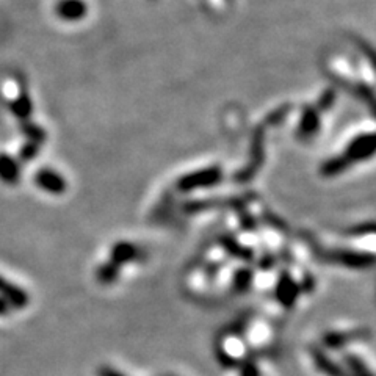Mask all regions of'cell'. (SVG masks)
<instances>
[{
    "instance_id": "cell-17",
    "label": "cell",
    "mask_w": 376,
    "mask_h": 376,
    "mask_svg": "<svg viewBox=\"0 0 376 376\" xmlns=\"http://www.w3.org/2000/svg\"><path fill=\"white\" fill-rule=\"evenodd\" d=\"M253 279H254V271L248 269V267H242V269H238L236 273H233L232 289L236 290L237 293L248 292L251 284H253Z\"/></svg>"
},
{
    "instance_id": "cell-16",
    "label": "cell",
    "mask_w": 376,
    "mask_h": 376,
    "mask_svg": "<svg viewBox=\"0 0 376 376\" xmlns=\"http://www.w3.org/2000/svg\"><path fill=\"white\" fill-rule=\"evenodd\" d=\"M119 270H121V267L113 264L112 260H107L105 264H101L96 270V279L104 286H110V284L118 281Z\"/></svg>"
},
{
    "instance_id": "cell-23",
    "label": "cell",
    "mask_w": 376,
    "mask_h": 376,
    "mask_svg": "<svg viewBox=\"0 0 376 376\" xmlns=\"http://www.w3.org/2000/svg\"><path fill=\"white\" fill-rule=\"evenodd\" d=\"M242 376H260V372L254 361L248 359L247 362L242 364Z\"/></svg>"
},
{
    "instance_id": "cell-22",
    "label": "cell",
    "mask_w": 376,
    "mask_h": 376,
    "mask_svg": "<svg viewBox=\"0 0 376 376\" xmlns=\"http://www.w3.org/2000/svg\"><path fill=\"white\" fill-rule=\"evenodd\" d=\"M24 130H25V134L30 136L33 141H36V143H43L44 138H45L44 130L39 129L38 125H27Z\"/></svg>"
},
{
    "instance_id": "cell-8",
    "label": "cell",
    "mask_w": 376,
    "mask_h": 376,
    "mask_svg": "<svg viewBox=\"0 0 376 376\" xmlns=\"http://www.w3.org/2000/svg\"><path fill=\"white\" fill-rule=\"evenodd\" d=\"M320 127H322L320 112H318L313 105H306L303 108V113H301L298 132H296V135H298L301 140L312 138V136H315L320 132Z\"/></svg>"
},
{
    "instance_id": "cell-28",
    "label": "cell",
    "mask_w": 376,
    "mask_h": 376,
    "mask_svg": "<svg viewBox=\"0 0 376 376\" xmlns=\"http://www.w3.org/2000/svg\"><path fill=\"white\" fill-rule=\"evenodd\" d=\"M99 376H124L121 372L112 368V367H101L99 368Z\"/></svg>"
},
{
    "instance_id": "cell-1",
    "label": "cell",
    "mask_w": 376,
    "mask_h": 376,
    "mask_svg": "<svg viewBox=\"0 0 376 376\" xmlns=\"http://www.w3.org/2000/svg\"><path fill=\"white\" fill-rule=\"evenodd\" d=\"M312 253H315L318 259L324 262H331L335 265L346 267L351 270H366L370 269L375 262V255L372 253H361V251L353 249H323L317 243L311 244Z\"/></svg>"
},
{
    "instance_id": "cell-10",
    "label": "cell",
    "mask_w": 376,
    "mask_h": 376,
    "mask_svg": "<svg viewBox=\"0 0 376 376\" xmlns=\"http://www.w3.org/2000/svg\"><path fill=\"white\" fill-rule=\"evenodd\" d=\"M141 258V249L130 242H118L110 249V260L118 267H123Z\"/></svg>"
},
{
    "instance_id": "cell-20",
    "label": "cell",
    "mask_w": 376,
    "mask_h": 376,
    "mask_svg": "<svg viewBox=\"0 0 376 376\" xmlns=\"http://www.w3.org/2000/svg\"><path fill=\"white\" fill-rule=\"evenodd\" d=\"M292 104H284L281 107H278L276 110H273L269 116H267V125H279L281 123H284V119H286L290 112H292Z\"/></svg>"
},
{
    "instance_id": "cell-19",
    "label": "cell",
    "mask_w": 376,
    "mask_h": 376,
    "mask_svg": "<svg viewBox=\"0 0 376 376\" xmlns=\"http://www.w3.org/2000/svg\"><path fill=\"white\" fill-rule=\"evenodd\" d=\"M335 99H337V91H335V88H326L320 94V98H318L315 108L318 112H328L335 104Z\"/></svg>"
},
{
    "instance_id": "cell-21",
    "label": "cell",
    "mask_w": 376,
    "mask_h": 376,
    "mask_svg": "<svg viewBox=\"0 0 376 376\" xmlns=\"http://www.w3.org/2000/svg\"><path fill=\"white\" fill-rule=\"evenodd\" d=\"M238 212H240V213H238V216H240V223H242V227L244 231H255V229H258V220H255L253 215L244 212V209L238 210Z\"/></svg>"
},
{
    "instance_id": "cell-14",
    "label": "cell",
    "mask_w": 376,
    "mask_h": 376,
    "mask_svg": "<svg viewBox=\"0 0 376 376\" xmlns=\"http://www.w3.org/2000/svg\"><path fill=\"white\" fill-rule=\"evenodd\" d=\"M221 243V247H223L226 249V253L227 254H231L232 258H237V259H240L243 262H251L254 259V253H253V249H249V248H244L242 247L240 243H238L236 238H232V237H223L220 240Z\"/></svg>"
},
{
    "instance_id": "cell-27",
    "label": "cell",
    "mask_w": 376,
    "mask_h": 376,
    "mask_svg": "<svg viewBox=\"0 0 376 376\" xmlns=\"http://www.w3.org/2000/svg\"><path fill=\"white\" fill-rule=\"evenodd\" d=\"M265 220L269 221V223L271 224V227H278V229H281V231H286L287 229L286 224H284L282 221H279V218H275V215L270 213V212H267Z\"/></svg>"
},
{
    "instance_id": "cell-12",
    "label": "cell",
    "mask_w": 376,
    "mask_h": 376,
    "mask_svg": "<svg viewBox=\"0 0 376 376\" xmlns=\"http://www.w3.org/2000/svg\"><path fill=\"white\" fill-rule=\"evenodd\" d=\"M88 7L83 0H61L56 7V13L65 21H81L87 16Z\"/></svg>"
},
{
    "instance_id": "cell-25",
    "label": "cell",
    "mask_w": 376,
    "mask_h": 376,
    "mask_svg": "<svg viewBox=\"0 0 376 376\" xmlns=\"http://www.w3.org/2000/svg\"><path fill=\"white\" fill-rule=\"evenodd\" d=\"M38 154V146L36 145H27L22 147L21 151V158L22 160H30V158H33Z\"/></svg>"
},
{
    "instance_id": "cell-9",
    "label": "cell",
    "mask_w": 376,
    "mask_h": 376,
    "mask_svg": "<svg viewBox=\"0 0 376 376\" xmlns=\"http://www.w3.org/2000/svg\"><path fill=\"white\" fill-rule=\"evenodd\" d=\"M311 357L313 361V366L317 367L318 372H322L326 376H350L346 370L339 366L337 362H334L331 357H329L326 353L318 346H312L311 348Z\"/></svg>"
},
{
    "instance_id": "cell-2",
    "label": "cell",
    "mask_w": 376,
    "mask_h": 376,
    "mask_svg": "<svg viewBox=\"0 0 376 376\" xmlns=\"http://www.w3.org/2000/svg\"><path fill=\"white\" fill-rule=\"evenodd\" d=\"M265 160V125L260 124L254 129L253 138H251V151H249V163L247 167L237 171L233 174V180L238 184H247L254 178L262 163Z\"/></svg>"
},
{
    "instance_id": "cell-29",
    "label": "cell",
    "mask_w": 376,
    "mask_h": 376,
    "mask_svg": "<svg viewBox=\"0 0 376 376\" xmlns=\"http://www.w3.org/2000/svg\"><path fill=\"white\" fill-rule=\"evenodd\" d=\"M11 311V306L7 303V301H5L2 296H0V317H5V315H8Z\"/></svg>"
},
{
    "instance_id": "cell-7",
    "label": "cell",
    "mask_w": 376,
    "mask_h": 376,
    "mask_svg": "<svg viewBox=\"0 0 376 376\" xmlns=\"http://www.w3.org/2000/svg\"><path fill=\"white\" fill-rule=\"evenodd\" d=\"M35 184L43 191L50 193V195H63L67 188L66 179L50 168H43L38 171L35 174Z\"/></svg>"
},
{
    "instance_id": "cell-26",
    "label": "cell",
    "mask_w": 376,
    "mask_h": 376,
    "mask_svg": "<svg viewBox=\"0 0 376 376\" xmlns=\"http://www.w3.org/2000/svg\"><path fill=\"white\" fill-rule=\"evenodd\" d=\"M301 287V292H312L313 289H315V279H313V276L311 275H306L303 278V282L300 284Z\"/></svg>"
},
{
    "instance_id": "cell-24",
    "label": "cell",
    "mask_w": 376,
    "mask_h": 376,
    "mask_svg": "<svg viewBox=\"0 0 376 376\" xmlns=\"http://www.w3.org/2000/svg\"><path fill=\"white\" fill-rule=\"evenodd\" d=\"M276 264V259H275V255H271V254H265V255H262V259L259 260V269L260 270H265V271H269L271 270L273 267H275Z\"/></svg>"
},
{
    "instance_id": "cell-15",
    "label": "cell",
    "mask_w": 376,
    "mask_h": 376,
    "mask_svg": "<svg viewBox=\"0 0 376 376\" xmlns=\"http://www.w3.org/2000/svg\"><path fill=\"white\" fill-rule=\"evenodd\" d=\"M350 162L346 160L344 156H335L328 158L326 162L322 163L320 167V174L323 178H335V176H339L350 168Z\"/></svg>"
},
{
    "instance_id": "cell-3",
    "label": "cell",
    "mask_w": 376,
    "mask_h": 376,
    "mask_svg": "<svg viewBox=\"0 0 376 376\" xmlns=\"http://www.w3.org/2000/svg\"><path fill=\"white\" fill-rule=\"evenodd\" d=\"M224 174L221 167H207L202 169H196L193 173H188L176 182V187L180 193H190L195 190H201V188H209L218 185L223 180Z\"/></svg>"
},
{
    "instance_id": "cell-6",
    "label": "cell",
    "mask_w": 376,
    "mask_h": 376,
    "mask_svg": "<svg viewBox=\"0 0 376 376\" xmlns=\"http://www.w3.org/2000/svg\"><path fill=\"white\" fill-rule=\"evenodd\" d=\"M370 335V331L366 328L353 329V331H331L323 335V346L328 350H340L351 342L362 340Z\"/></svg>"
},
{
    "instance_id": "cell-5",
    "label": "cell",
    "mask_w": 376,
    "mask_h": 376,
    "mask_svg": "<svg viewBox=\"0 0 376 376\" xmlns=\"http://www.w3.org/2000/svg\"><path fill=\"white\" fill-rule=\"evenodd\" d=\"M301 293L303 292H301L300 284L290 276V273L282 271L275 287V298L278 303L286 309H292Z\"/></svg>"
},
{
    "instance_id": "cell-18",
    "label": "cell",
    "mask_w": 376,
    "mask_h": 376,
    "mask_svg": "<svg viewBox=\"0 0 376 376\" xmlns=\"http://www.w3.org/2000/svg\"><path fill=\"white\" fill-rule=\"evenodd\" d=\"M344 364L346 368L350 370L351 373L350 376H373V373L370 372V368L366 366V362L356 355H345Z\"/></svg>"
},
{
    "instance_id": "cell-13",
    "label": "cell",
    "mask_w": 376,
    "mask_h": 376,
    "mask_svg": "<svg viewBox=\"0 0 376 376\" xmlns=\"http://www.w3.org/2000/svg\"><path fill=\"white\" fill-rule=\"evenodd\" d=\"M21 169L18 162L11 158L7 154H0V179L5 184H16L19 180Z\"/></svg>"
},
{
    "instance_id": "cell-11",
    "label": "cell",
    "mask_w": 376,
    "mask_h": 376,
    "mask_svg": "<svg viewBox=\"0 0 376 376\" xmlns=\"http://www.w3.org/2000/svg\"><path fill=\"white\" fill-rule=\"evenodd\" d=\"M0 295L11 306V309H24L28 306V295L21 287L10 284L7 279L0 276Z\"/></svg>"
},
{
    "instance_id": "cell-4",
    "label": "cell",
    "mask_w": 376,
    "mask_h": 376,
    "mask_svg": "<svg viewBox=\"0 0 376 376\" xmlns=\"http://www.w3.org/2000/svg\"><path fill=\"white\" fill-rule=\"evenodd\" d=\"M375 149H376L375 134L373 132L361 134L355 136V138L346 145L344 157L353 165V163L364 162V160H368V158H372Z\"/></svg>"
}]
</instances>
